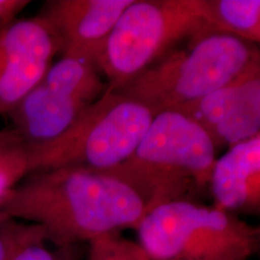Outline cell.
I'll use <instances>...</instances> for the list:
<instances>
[{
	"mask_svg": "<svg viewBox=\"0 0 260 260\" xmlns=\"http://www.w3.org/2000/svg\"><path fill=\"white\" fill-rule=\"evenodd\" d=\"M189 178L129 160L109 169L63 168L34 172L0 194V212L39 225L57 247L136 229L159 205L184 199Z\"/></svg>",
	"mask_w": 260,
	"mask_h": 260,
	"instance_id": "obj_1",
	"label": "cell"
},
{
	"mask_svg": "<svg viewBox=\"0 0 260 260\" xmlns=\"http://www.w3.org/2000/svg\"><path fill=\"white\" fill-rule=\"evenodd\" d=\"M153 116L144 104L106 89L59 138L38 145L22 142L25 174L118 167L133 157Z\"/></svg>",
	"mask_w": 260,
	"mask_h": 260,
	"instance_id": "obj_2",
	"label": "cell"
},
{
	"mask_svg": "<svg viewBox=\"0 0 260 260\" xmlns=\"http://www.w3.org/2000/svg\"><path fill=\"white\" fill-rule=\"evenodd\" d=\"M254 44L229 35L210 34L175 48L122 88L123 95L152 112L180 110L230 83L259 58Z\"/></svg>",
	"mask_w": 260,
	"mask_h": 260,
	"instance_id": "obj_3",
	"label": "cell"
},
{
	"mask_svg": "<svg viewBox=\"0 0 260 260\" xmlns=\"http://www.w3.org/2000/svg\"><path fill=\"white\" fill-rule=\"evenodd\" d=\"M135 230L152 260H248L259 251L258 226L187 199L159 205Z\"/></svg>",
	"mask_w": 260,
	"mask_h": 260,
	"instance_id": "obj_4",
	"label": "cell"
},
{
	"mask_svg": "<svg viewBox=\"0 0 260 260\" xmlns=\"http://www.w3.org/2000/svg\"><path fill=\"white\" fill-rule=\"evenodd\" d=\"M211 31L203 0H136L121 15L96 59L117 90L153 65L183 40H198Z\"/></svg>",
	"mask_w": 260,
	"mask_h": 260,
	"instance_id": "obj_5",
	"label": "cell"
},
{
	"mask_svg": "<svg viewBox=\"0 0 260 260\" xmlns=\"http://www.w3.org/2000/svg\"><path fill=\"white\" fill-rule=\"evenodd\" d=\"M96 64L81 58L63 57L51 65L10 111L12 132L22 142H50L67 132L87 107L106 92Z\"/></svg>",
	"mask_w": 260,
	"mask_h": 260,
	"instance_id": "obj_6",
	"label": "cell"
},
{
	"mask_svg": "<svg viewBox=\"0 0 260 260\" xmlns=\"http://www.w3.org/2000/svg\"><path fill=\"white\" fill-rule=\"evenodd\" d=\"M213 140L180 110L155 113L130 160L164 174L189 178L195 186L210 182L217 159Z\"/></svg>",
	"mask_w": 260,
	"mask_h": 260,
	"instance_id": "obj_7",
	"label": "cell"
},
{
	"mask_svg": "<svg viewBox=\"0 0 260 260\" xmlns=\"http://www.w3.org/2000/svg\"><path fill=\"white\" fill-rule=\"evenodd\" d=\"M203 126L217 149L260 134V57L232 82L180 109Z\"/></svg>",
	"mask_w": 260,
	"mask_h": 260,
	"instance_id": "obj_8",
	"label": "cell"
},
{
	"mask_svg": "<svg viewBox=\"0 0 260 260\" xmlns=\"http://www.w3.org/2000/svg\"><path fill=\"white\" fill-rule=\"evenodd\" d=\"M57 52L56 39L38 16L0 27V113L40 82Z\"/></svg>",
	"mask_w": 260,
	"mask_h": 260,
	"instance_id": "obj_9",
	"label": "cell"
},
{
	"mask_svg": "<svg viewBox=\"0 0 260 260\" xmlns=\"http://www.w3.org/2000/svg\"><path fill=\"white\" fill-rule=\"evenodd\" d=\"M134 0H51L38 15L63 57L96 63L123 11Z\"/></svg>",
	"mask_w": 260,
	"mask_h": 260,
	"instance_id": "obj_10",
	"label": "cell"
},
{
	"mask_svg": "<svg viewBox=\"0 0 260 260\" xmlns=\"http://www.w3.org/2000/svg\"><path fill=\"white\" fill-rule=\"evenodd\" d=\"M216 207L226 212L260 209V134L229 147L216 159L210 177Z\"/></svg>",
	"mask_w": 260,
	"mask_h": 260,
	"instance_id": "obj_11",
	"label": "cell"
},
{
	"mask_svg": "<svg viewBox=\"0 0 260 260\" xmlns=\"http://www.w3.org/2000/svg\"><path fill=\"white\" fill-rule=\"evenodd\" d=\"M203 12L211 34L260 41L259 0H203Z\"/></svg>",
	"mask_w": 260,
	"mask_h": 260,
	"instance_id": "obj_12",
	"label": "cell"
},
{
	"mask_svg": "<svg viewBox=\"0 0 260 260\" xmlns=\"http://www.w3.org/2000/svg\"><path fill=\"white\" fill-rule=\"evenodd\" d=\"M40 241H46V235L39 225L19 223L12 218L0 222V260H14L23 247Z\"/></svg>",
	"mask_w": 260,
	"mask_h": 260,
	"instance_id": "obj_13",
	"label": "cell"
},
{
	"mask_svg": "<svg viewBox=\"0 0 260 260\" xmlns=\"http://www.w3.org/2000/svg\"><path fill=\"white\" fill-rule=\"evenodd\" d=\"M45 241L29 243L17 253L14 260H81L83 248L81 245L57 247L54 251L44 245Z\"/></svg>",
	"mask_w": 260,
	"mask_h": 260,
	"instance_id": "obj_14",
	"label": "cell"
},
{
	"mask_svg": "<svg viewBox=\"0 0 260 260\" xmlns=\"http://www.w3.org/2000/svg\"><path fill=\"white\" fill-rule=\"evenodd\" d=\"M111 260H152L147 252L138 242L129 241L117 235L113 236Z\"/></svg>",
	"mask_w": 260,
	"mask_h": 260,
	"instance_id": "obj_15",
	"label": "cell"
},
{
	"mask_svg": "<svg viewBox=\"0 0 260 260\" xmlns=\"http://www.w3.org/2000/svg\"><path fill=\"white\" fill-rule=\"evenodd\" d=\"M113 236L115 235L102 236L90 241L88 260H111Z\"/></svg>",
	"mask_w": 260,
	"mask_h": 260,
	"instance_id": "obj_16",
	"label": "cell"
},
{
	"mask_svg": "<svg viewBox=\"0 0 260 260\" xmlns=\"http://www.w3.org/2000/svg\"><path fill=\"white\" fill-rule=\"evenodd\" d=\"M29 4L28 0H0V27L14 22L16 15Z\"/></svg>",
	"mask_w": 260,
	"mask_h": 260,
	"instance_id": "obj_17",
	"label": "cell"
}]
</instances>
